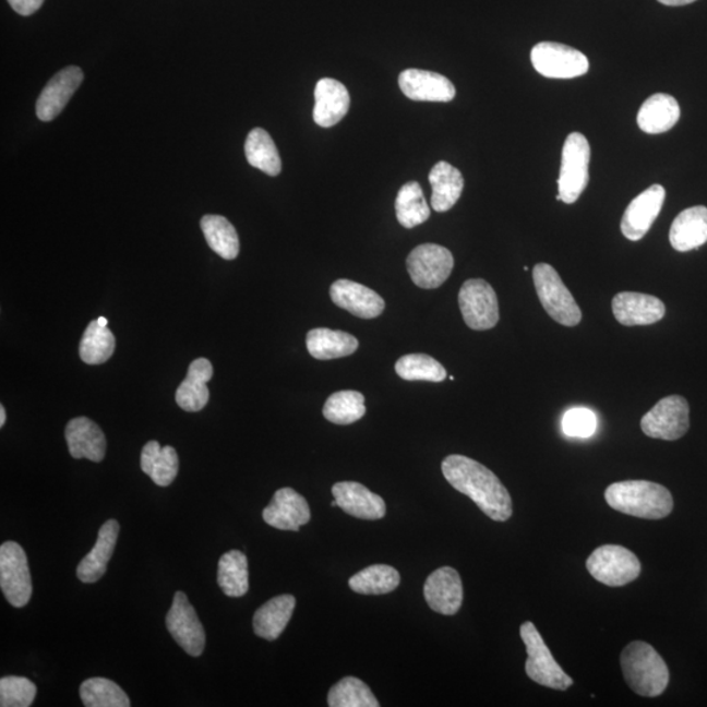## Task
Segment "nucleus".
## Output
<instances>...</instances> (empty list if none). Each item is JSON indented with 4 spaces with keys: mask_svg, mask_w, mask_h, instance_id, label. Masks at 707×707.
Returning a JSON list of instances; mask_svg holds the SVG:
<instances>
[{
    "mask_svg": "<svg viewBox=\"0 0 707 707\" xmlns=\"http://www.w3.org/2000/svg\"><path fill=\"white\" fill-rule=\"evenodd\" d=\"M442 471L451 487L468 495L490 519L506 522L513 515L508 490L484 465L467 456L451 455L444 458Z\"/></svg>",
    "mask_w": 707,
    "mask_h": 707,
    "instance_id": "obj_1",
    "label": "nucleus"
},
{
    "mask_svg": "<svg viewBox=\"0 0 707 707\" xmlns=\"http://www.w3.org/2000/svg\"><path fill=\"white\" fill-rule=\"evenodd\" d=\"M606 501L619 513L659 520L672 513L673 498L663 484L650 481H622L606 490Z\"/></svg>",
    "mask_w": 707,
    "mask_h": 707,
    "instance_id": "obj_2",
    "label": "nucleus"
},
{
    "mask_svg": "<svg viewBox=\"0 0 707 707\" xmlns=\"http://www.w3.org/2000/svg\"><path fill=\"white\" fill-rule=\"evenodd\" d=\"M625 681L642 697H658L670 683V671L663 658L646 642L634 640L621 654Z\"/></svg>",
    "mask_w": 707,
    "mask_h": 707,
    "instance_id": "obj_3",
    "label": "nucleus"
},
{
    "mask_svg": "<svg viewBox=\"0 0 707 707\" xmlns=\"http://www.w3.org/2000/svg\"><path fill=\"white\" fill-rule=\"evenodd\" d=\"M537 297L550 317L565 326L580 323L582 311L553 266L537 264L534 267Z\"/></svg>",
    "mask_w": 707,
    "mask_h": 707,
    "instance_id": "obj_4",
    "label": "nucleus"
},
{
    "mask_svg": "<svg viewBox=\"0 0 707 707\" xmlns=\"http://www.w3.org/2000/svg\"><path fill=\"white\" fill-rule=\"evenodd\" d=\"M520 637L526 645L528 659L526 672L528 678L542 686L555 691H566L574 681L567 676L550 652L534 622L527 621L520 626Z\"/></svg>",
    "mask_w": 707,
    "mask_h": 707,
    "instance_id": "obj_5",
    "label": "nucleus"
},
{
    "mask_svg": "<svg viewBox=\"0 0 707 707\" xmlns=\"http://www.w3.org/2000/svg\"><path fill=\"white\" fill-rule=\"evenodd\" d=\"M589 159H591V148L587 137L580 133L570 134L562 148L556 201L572 205L579 200L588 183Z\"/></svg>",
    "mask_w": 707,
    "mask_h": 707,
    "instance_id": "obj_6",
    "label": "nucleus"
},
{
    "mask_svg": "<svg viewBox=\"0 0 707 707\" xmlns=\"http://www.w3.org/2000/svg\"><path fill=\"white\" fill-rule=\"evenodd\" d=\"M586 566L596 580L609 587L625 586L640 574L638 556L620 546H602L594 550Z\"/></svg>",
    "mask_w": 707,
    "mask_h": 707,
    "instance_id": "obj_7",
    "label": "nucleus"
},
{
    "mask_svg": "<svg viewBox=\"0 0 707 707\" xmlns=\"http://www.w3.org/2000/svg\"><path fill=\"white\" fill-rule=\"evenodd\" d=\"M0 588L15 608L25 607L32 598L28 559L17 542L7 541L0 547Z\"/></svg>",
    "mask_w": 707,
    "mask_h": 707,
    "instance_id": "obj_8",
    "label": "nucleus"
},
{
    "mask_svg": "<svg viewBox=\"0 0 707 707\" xmlns=\"http://www.w3.org/2000/svg\"><path fill=\"white\" fill-rule=\"evenodd\" d=\"M690 404L683 396H668L646 412L640 429L648 438L678 441L690 430Z\"/></svg>",
    "mask_w": 707,
    "mask_h": 707,
    "instance_id": "obj_9",
    "label": "nucleus"
},
{
    "mask_svg": "<svg viewBox=\"0 0 707 707\" xmlns=\"http://www.w3.org/2000/svg\"><path fill=\"white\" fill-rule=\"evenodd\" d=\"M458 305L465 324L474 331H489L500 321V305L494 288L487 280L469 279L458 292Z\"/></svg>",
    "mask_w": 707,
    "mask_h": 707,
    "instance_id": "obj_10",
    "label": "nucleus"
},
{
    "mask_svg": "<svg viewBox=\"0 0 707 707\" xmlns=\"http://www.w3.org/2000/svg\"><path fill=\"white\" fill-rule=\"evenodd\" d=\"M530 62L550 79H573L587 74L588 59L582 51L559 43H540L530 51Z\"/></svg>",
    "mask_w": 707,
    "mask_h": 707,
    "instance_id": "obj_11",
    "label": "nucleus"
},
{
    "mask_svg": "<svg viewBox=\"0 0 707 707\" xmlns=\"http://www.w3.org/2000/svg\"><path fill=\"white\" fill-rule=\"evenodd\" d=\"M454 255L447 248L436 244H422L412 249L406 266L415 285L426 290L441 287L454 268Z\"/></svg>",
    "mask_w": 707,
    "mask_h": 707,
    "instance_id": "obj_12",
    "label": "nucleus"
},
{
    "mask_svg": "<svg viewBox=\"0 0 707 707\" xmlns=\"http://www.w3.org/2000/svg\"><path fill=\"white\" fill-rule=\"evenodd\" d=\"M166 625L170 635L190 657H200L205 650L206 633L188 596L177 591L172 608L167 614Z\"/></svg>",
    "mask_w": 707,
    "mask_h": 707,
    "instance_id": "obj_13",
    "label": "nucleus"
},
{
    "mask_svg": "<svg viewBox=\"0 0 707 707\" xmlns=\"http://www.w3.org/2000/svg\"><path fill=\"white\" fill-rule=\"evenodd\" d=\"M666 200V189L659 183L635 196L625 209L621 220V231L626 239L638 241L650 231L657 220Z\"/></svg>",
    "mask_w": 707,
    "mask_h": 707,
    "instance_id": "obj_14",
    "label": "nucleus"
},
{
    "mask_svg": "<svg viewBox=\"0 0 707 707\" xmlns=\"http://www.w3.org/2000/svg\"><path fill=\"white\" fill-rule=\"evenodd\" d=\"M83 79V71L76 65H70L52 76L36 104L39 120L50 122L61 115L72 95L81 87Z\"/></svg>",
    "mask_w": 707,
    "mask_h": 707,
    "instance_id": "obj_15",
    "label": "nucleus"
},
{
    "mask_svg": "<svg viewBox=\"0 0 707 707\" xmlns=\"http://www.w3.org/2000/svg\"><path fill=\"white\" fill-rule=\"evenodd\" d=\"M403 94L415 101L450 103L456 96L455 85L438 72L409 69L398 76Z\"/></svg>",
    "mask_w": 707,
    "mask_h": 707,
    "instance_id": "obj_16",
    "label": "nucleus"
},
{
    "mask_svg": "<svg viewBox=\"0 0 707 707\" xmlns=\"http://www.w3.org/2000/svg\"><path fill=\"white\" fill-rule=\"evenodd\" d=\"M424 599L432 611L454 615L463 604V583L455 568L444 566L435 570L424 583Z\"/></svg>",
    "mask_w": 707,
    "mask_h": 707,
    "instance_id": "obj_17",
    "label": "nucleus"
},
{
    "mask_svg": "<svg viewBox=\"0 0 707 707\" xmlns=\"http://www.w3.org/2000/svg\"><path fill=\"white\" fill-rule=\"evenodd\" d=\"M333 303L360 319H375L384 312L385 301L376 291L357 281L338 279L331 287Z\"/></svg>",
    "mask_w": 707,
    "mask_h": 707,
    "instance_id": "obj_18",
    "label": "nucleus"
},
{
    "mask_svg": "<svg viewBox=\"0 0 707 707\" xmlns=\"http://www.w3.org/2000/svg\"><path fill=\"white\" fill-rule=\"evenodd\" d=\"M615 320L625 326H642L658 323L666 314L663 301L652 295L620 292L612 301Z\"/></svg>",
    "mask_w": 707,
    "mask_h": 707,
    "instance_id": "obj_19",
    "label": "nucleus"
},
{
    "mask_svg": "<svg viewBox=\"0 0 707 707\" xmlns=\"http://www.w3.org/2000/svg\"><path fill=\"white\" fill-rule=\"evenodd\" d=\"M262 516L271 527L297 532L311 520V510L303 495L291 488H284L274 494Z\"/></svg>",
    "mask_w": 707,
    "mask_h": 707,
    "instance_id": "obj_20",
    "label": "nucleus"
},
{
    "mask_svg": "<svg viewBox=\"0 0 707 707\" xmlns=\"http://www.w3.org/2000/svg\"><path fill=\"white\" fill-rule=\"evenodd\" d=\"M350 95L336 79L323 77L314 88L313 121L321 128H332L347 115Z\"/></svg>",
    "mask_w": 707,
    "mask_h": 707,
    "instance_id": "obj_21",
    "label": "nucleus"
},
{
    "mask_svg": "<svg viewBox=\"0 0 707 707\" xmlns=\"http://www.w3.org/2000/svg\"><path fill=\"white\" fill-rule=\"evenodd\" d=\"M334 500L346 514L363 520L382 519L385 515V502L382 496L358 482H338L332 489Z\"/></svg>",
    "mask_w": 707,
    "mask_h": 707,
    "instance_id": "obj_22",
    "label": "nucleus"
},
{
    "mask_svg": "<svg viewBox=\"0 0 707 707\" xmlns=\"http://www.w3.org/2000/svg\"><path fill=\"white\" fill-rule=\"evenodd\" d=\"M65 442L74 458H88L94 463L104 460L107 439L98 424L89 418L77 417L65 426Z\"/></svg>",
    "mask_w": 707,
    "mask_h": 707,
    "instance_id": "obj_23",
    "label": "nucleus"
},
{
    "mask_svg": "<svg viewBox=\"0 0 707 707\" xmlns=\"http://www.w3.org/2000/svg\"><path fill=\"white\" fill-rule=\"evenodd\" d=\"M120 524L110 519L98 530L97 541L94 549L79 563L76 574L83 583H95L101 579L107 573L108 563L113 555Z\"/></svg>",
    "mask_w": 707,
    "mask_h": 707,
    "instance_id": "obj_24",
    "label": "nucleus"
},
{
    "mask_svg": "<svg viewBox=\"0 0 707 707\" xmlns=\"http://www.w3.org/2000/svg\"><path fill=\"white\" fill-rule=\"evenodd\" d=\"M214 375L213 364L206 358L193 360L189 366L187 379L176 391V403L182 410L200 411L208 403L207 383Z\"/></svg>",
    "mask_w": 707,
    "mask_h": 707,
    "instance_id": "obj_25",
    "label": "nucleus"
},
{
    "mask_svg": "<svg viewBox=\"0 0 707 707\" xmlns=\"http://www.w3.org/2000/svg\"><path fill=\"white\" fill-rule=\"evenodd\" d=\"M670 242L678 252H690L707 242V207L694 206L681 212L673 220Z\"/></svg>",
    "mask_w": 707,
    "mask_h": 707,
    "instance_id": "obj_26",
    "label": "nucleus"
},
{
    "mask_svg": "<svg viewBox=\"0 0 707 707\" xmlns=\"http://www.w3.org/2000/svg\"><path fill=\"white\" fill-rule=\"evenodd\" d=\"M680 105L676 98L667 94H657L648 97L642 104L637 122L642 131L647 134H661L670 131L680 120Z\"/></svg>",
    "mask_w": 707,
    "mask_h": 707,
    "instance_id": "obj_27",
    "label": "nucleus"
},
{
    "mask_svg": "<svg viewBox=\"0 0 707 707\" xmlns=\"http://www.w3.org/2000/svg\"><path fill=\"white\" fill-rule=\"evenodd\" d=\"M429 181L432 188L431 207L436 213L448 212L460 200L464 189L463 175L450 163H436L431 169Z\"/></svg>",
    "mask_w": 707,
    "mask_h": 707,
    "instance_id": "obj_28",
    "label": "nucleus"
},
{
    "mask_svg": "<svg viewBox=\"0 0 707 707\" xmlns=\"http://www.w3.org/2000/svg\"><path fill=\"white\" fill-rule=\"evenodd\" d=\"M295 606L297 600L292 595H280L265 602L254 613V633L267 640L278 639L291 620Z\"/></svg>",
    "mask_w": 707,
    "mask_h": 707,
    "instance_id": "obj_29",
    "label": "nucleus"
},
{
    "mask_svg": "<svg viewBox=\"0 0 707 707\" xmlns=\"http://www.w3.org/2000/svg\"><path fill=\"white\" fill-rule=\"evenodd\" d=\"M358 339L346 332L317 327L307 334V349L320 360L349 357L358 350Z\"/></svg>",
    "mask_w": 707,
    "mask_h": 707,
    "instance_id": "obj_30",
    "label": "nucleus"
},
{
    "mask_svg": "<svg viewBox=\"0 0 707 707\" xmlns=\"http://www.w3.org/2000/svg\"><path fill=\"white\" fill-rule=\"evenodd\" d=\"M201 228L209 248L225 260H235L240 252L238 232L232 223L220 215H205Z\"/></svg>",
    "mask_w": 707,
    "mask_h": 707,
    "instance_id": "obj_31",
    "label": "nucleus"
},
{
    "mask_svg": "<svg viewBox=\"0 0 707 707\" xmlns=\"http://www.w3.org/2000/svg\"><path fill=\"white\" fill-rule=\"evenodd\" d=\"M245 156L252 167L268 176H278L281 161L277 146L264 129H253L245 142Z\"/></svg>",
    "mask_w": 707,
    "mask_h": 707,
    "instance_id": "obj_32",
    "label": "nucleus"
},
{
    "mask_svg": "<svg viewBox=\"0 0 707 707\" xmlns=\"http://www.w3.org/2000/svg\"><path fill=\"white\" fill-rule=\"evenodd\" d=\"M218 585L229 598H241L249 589L248 560L240 550H231L220 556Z\"/></svg>",
    "mask_w": 707,
    "mask_h": 707,
    "instance_id": "obj_33",
    "label": "nucleus"
},
{
    "mask_svg": "<svg viewBox=\"0 0 707 707\" xmlns=\"http://www.w3.org/2000/svg\"><path fill=\"white\" fill-rule=\"evenodd\" d=\"M399 225L415 228L430 218V207L424 200L423 190L416 181L406 182L398 190L395 203Z\"/></svg>",
    "mask_w": 707,
    "mask_h": 707,
    "instance_id": "obj_34",
    "label": "nucleus"
},
{
    "mask_svg": "<svg viewBox=\"0 0 707 707\" xmlns=\"http://www.w3.org/2000/svg\"><path fill=\"white\" fill-rule=\"evenodd\" d=\"M402 576L395 567L388 565H372L352 575L349 586L354 592L362 595H385L399 585Z\"/></svg>",
    "mask_w": 707,
    "mask_h": 707,
    "instance_id": "obj_35",
    "label": "nucleus"
},
{
    "mask_svg": "<svg viewBox=\"0 0 707 707\" xmlns=\"http://www.w3.org/2000/svg\"><path fill=\"white\" fill-rule=\"evenodd\" d=\"M116 338L107 326L91 321L83 333L79 354L84 363L103 364L113 356Z\"/></svg>",
    "mask_w": 707,
    "mask_h": 707,
    "instance_id": "obj_36",
    "label": "nucleus"
},
{
    "mask_svg": "<svg viewBox=\"0 0 707 707\" xmlns=\"http://www.w3.org/2000/svg\"><path fill=\"white\" fill-rule=\"evenodd\" d=\"M323 415L327 421L340 426L357 422L366 415L364 396L357 391L333 393L326 399Z\"/></svg>",
    "mask_w": 707,
    "mask_h": 707,
    "instance_id": "obj_37",
    "label": "nucleus"
},
{
    "mask_svg": "<svg viewBox=\"0 0 707 707\" xmlns=\"http://www.w3.org/2000/svg\"><path fill=\"white\" fill-rule=\"evenodd\" d=\"M395 369L397 375L408 382L442 383L447 378L444 367L428 354H409L399 358Z\"/></svg>",
    "mask_w": 707,
    "mask_h": 707,
    "instance_id": "obj_38",
    "label": "nucleus"
},
{
    "mask_svg": "<svg viewBox=\"0 0 707 707\" xmlns=\"http://www.w3.org/2000/svg\"><path fill=\"white\" fill-rule=\"evenodd\" d=\"M81 697L87 707H129L128 694L115 681L94 678L81 685Z\"/></svg>",
    "mask_w": 707,
    "mask_h": 707,
    "instance_id": "obj_39",
    "label": "nucleus"
},
{
    "mask_svg": "<svg viewBox=\"0 0 707 707\" xmlns=\"http://www.w3.org/2000/svg\"><path fill=\"white\" fill-rule=\"evenodd\" d=\"M331 707H379L369 685L357 678H345L334 685L327 696Z\"/></svg>",
    "mask_w": 707,
    "mask_h": 707,
    "instance_id": "obj_40",
    "label": "nucleus"
},
{
    "mask_svg": "<svg viewBox=\"0 0 707 707\" xmlns=\"http://www.w3.org/2000/svg\"><path fill=\"white\" fill-rule=\"evenodd\" d=\"M37 686L31 680L20 676H5L0 680V706L28 707L35 700Z\"/></svg>",
    "mask_w": 707,
    "mask_h": 707,
    "instance_id": "obj_41",
    "label": "nucleus"
},
{
    "mask_svg": "<svg viewBox=\"0 0 707 707\" xmlns=\"http://www.w3.org/2000/svg\"><path fill=\"white\" fill-rule=\"evenodd\" d=\"M562 429L570 438L586 439L592 436L598 429V418L592 410L586 408L570 409L563 416Z\"/></svg>",
    "mask_w": 707,
    "mask_h": 707,
    "instance_id": "obj_42",
    "label": "nucleus"
},
{
    "mask_svg": "<svg viewBox=\"0 0 707 707\" xmlns=\"http://www.w3.org/2000/svg\"><path fill=\"white\" fill-rule=\"evenodd\" d=\"M179 474V456L177 452L170 445H166L160 451V455L157 456L154 464L153 474H151V480H153L157 487H169L170 483L175 481V478Z\"/></svg>",
    "mask_w": 707,
    "mask_h": 707,
    "instance_id": "obj_43",
    "label": "nucleus"
},
{
    "mask_svg": "<svg viewBox=\"0 0 707 707\" xmlns=\"http://www.w3.org/2000/svg\"><path fill=\"white\" fill-rule=\"evenodd\" d=\"M161 445L159 442L151 441L144 445L141 455V468L147 476L153 474L154 464L157 456L160 455Z\"/></svg>",
    "mask_w": 707,
    "mask_h": 707,
    "instance_id": "obj_44",
    "label": "nucleus"
},
{
    "mask_svg": "<svg viewBox=\"0 0 707 707\" xmlns=\"http://www.w3.org/2000/svg\"><path fill=\"white\" fill-rule=\"evenodd\" d=\"M9 3L19 15L31 16L32 13L41 9L44 0H9Z\"/></svg>",
    "mask_w": 707,
    "mask_h": 707,
    "instance_id": "obj_45",
    "label": "nucleus"
},
{
    "mask_svg": "<svg viewBox=\"0 0 707 707\" xmlns=\"http://www.w3.org/2000/svg\"><path fill=\"white\" fill-rule=\"evenodd\" d=\"M658 2L664 5L678 7L691 4L693 2H696V0H658Z\"/></svg>",
    "mask_w": 707,
    "mask_h": 707,
    "instance_id": "obj_46",
    "label": "nucleus"
},
{
    "mask_svg": "<svg viewBox=\"0 0 707 707\" xmlns=\"http://www.w3.org/2000/svg\"><path fill=\"white\" fill-rule=\"evenodd\" d=\"M5 419H7V415H5L4 406L0 405V428H3V426L5 424Z\"/></svg>",
    "mask_w": 707,
    "mask_h": 707,
    "instance_id": "obj_47",
    "label": "nucleus"
},
{
    "mask_svg": "<svg viewBox=\"0 0 707 707\" xmlns=\"http://www.w3.org/2000/svg\"><path fill=\"white\" fill-rule=\"evenodd\" d=\"M97 323L100 324L101 326H107L108 325V320L105 317H98Z\"/></svg>",
    "mask_w": 707,
    "mask_h": 707,
    "instance_id": "obj_48",
    "label": "nucleus"
},
{
    "mask_svg": "<svg viewBox=\"0 0 707 707\" xmlns=\"http://www.w3.org/2000/svg\"><path fill=\"white\" fill-rule=\"evenodd\" d=\"M332 506H333V507H338V503H337L336 500H334V501L332 502Z\"/></svg>",
    "mask_w": 707,
    "mask_h": 707,
    "instance_id": "obj_49",
    "label": "nucleus"
}]
</instances>
